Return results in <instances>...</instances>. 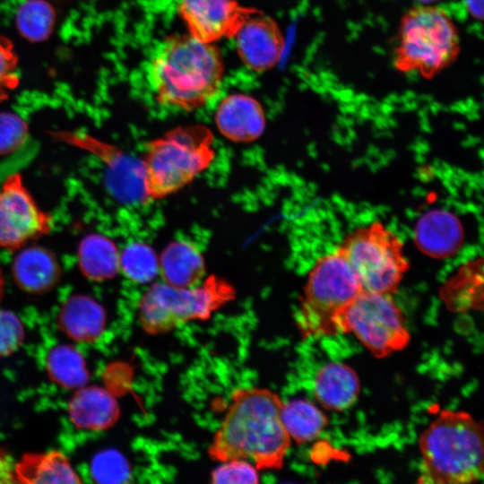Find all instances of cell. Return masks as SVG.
<instances>
[{
	"mask_svg": "<svg viewBox=\"0 0 484 484\" xmlns=\"http://www.w3.org/2000/svg\"><path fill=\"white\" fill-rule=\"evenodd\" d=\"M18 56L13 42L0 33V102L9 98L10 91L19 84Z\"/></svg>",
	"mask_w": 484,
	"mask_h": 484,
	"instance_id": "31",
	"label": "cell"
},
{
	"mask_svg": "<svg viewBox=\"0 0 484 484\" xmlns=\"http://www.w3.org/2000/svg\"><path fill=\"white\" fill-rule=\"evenodd\" d=\"M106 321L103 307L85 295L70 297L63 304L58 315L60 330L79 342L96 341L104 332Z\"/></svg>",
	"mask_w": 484,
	"mask_h": 484,
	"instance_id": "19",
	"label": "cell"
},
{
	"mask_svg": "<svg viewBox=\"0 0 484 484\" xmlns=\"http://www.w3.org/2000/svg\"><path fill=\"white\" fill-rule=\"evenodd\" d=\"M416 1H418L419 3L422 4H431L433 3L438 2L439 0H416Z\"/></svg>",
	"mask_w": 484,
	"mask_h": 484,
	"instance_id": "36",
	"label": "cell"
},
{
	"mask_svg": "<svg viewBox=\"0 0 484 484\" xmlns=\"http://www.w3.org/2000/svg\"><path fill=\"white\" fill-rule=\"evenodd\" d=\"M119 271L134 283L151 282L159 274V257L149 245L133 242L119 254Z\"/></svg>",
	"mask_w": 484,
	"mask_h": 484,
	"instance_id": "27",
	"label": "cell"
},
{
	"mask_svg": "<svg viewBox=\"0 0 484 484\" xmlns=\"http://www.w3.org/2000/svg\"><path fill=\"white\" fill-rule=\"evenodd\" d=\"M337 248L363 290L393 295L410 267L401 239L379 221L349 233Z\"/></svg>",
	"mask_w": 484,
	"mask_h": 484,
	"instance_id": "8",
	"label": "cell"
},
{
	"mask_svg": "<svg viewBox=\"0 0 484 484\" xmlns=\"http://www.w3.org/2000/svg\"><path fill=\"white\" fill-rule=\"evenodd\" d=\"M56 14L47 0H26L18 8L15 24L20 35L30 42H42L52 34Z\"/></svg>",
	"mask_w": 484,
	"mask_h": 484,
	"instance_id": "26",
	"label": "cell"
},
{
	"mask_svg": "<svg viewBox=\"0 0 484 484\" xmlns=\"http://www.w3.org/2000/svg\"><path fill=\"white\" fill-rule=\"evenodd\" d=\"M119 251L116 244L100 234L84 237L78 247V264L82 274L94 281L115 277L119 272Z\"/></svg>",
	"mask_w": 484,
	"mask_h": 484,
	"instance_id": "22",
	"label": "cell"
},
{
	"mask_svg": "<svg viewBox=\"0 0 484 484\" xmlns=\"http://www.w3.org/2000/svg\"><path fill=\"white\" fill-rule=\"evenodd\" d=\"M281 419L291 441L299 445L317 438L329 421L324 412L307 399L283 402Z\"/></svg>",
	"mask_w": 484,
	"mask_h": 484,
	"instance_id": "23",
	"label": "cell"
},
{
	"mask_svg": "<svg viewBox=\"0 0 484 484\" xmlns=\"http://www.w3.org/2000/svg\"><path fill=\"white\" fill-rule=\"evenodd\" d=\"M215 123L220 133L229 141L246 143L263 134L265 115L255 99L236 93L220 101L215 113Z\"/></svg>",
	"mask_w": 484,
	"mask_h": 484,
	"instance_id": "14",
	"label": "cell"
},
{
	"mask_svg": "<svg viewBox=\"0 0 484 484\" xmlns=\"http://www.w3.org/2000/svg\"><path fill=\"white\" fill-rule=\"evenodd\" d=\"M72 423L78 428L103 430L118 419L120 410L116 398L99 386L81 387L68 404Z\"/></svg>",
	"mask_w": 484,
	"mask_h": 484,
	"instance_id": "17",
	"label": "cell"
},
{
	"mask_svg": "<svg viewBox=\"0 0 484 484\" xmlns=\"http://www.w3.org/2000/svg\"><path fill=\"white\" fill-rule=\"evenodd\" d=\"M51 228V216L38 206L22 176L7 177L0 188V247L16 250Z\"/></svg>",
	"mask_w": 484,
	"mask_h": 484,
	"instance_id": "10",
	"label": "cell"
},
{
	"mask_svg": "<svg viewBox=\"0 0 484 484\" xmlns=\"http://www.w3.org/2000/svg\"><path fill=\"white\" fill-rule=\"evenodd\" d=\"M12 272L18 287L30 294L52 290L61 277L56 255L50 250L37 246L24 248L16 255Z\"/></svg>",
	"mask_w": 484,
	"mask_h": 484,
	"instance_id": "18",
	"label": "cell"
},
{
	"mask_svg": "<svg viewBox=\"0 0 484 484\" xmlns=\"http://www.w3.org/2000/svg\"><path fill=\"white\" fill-rule=\"evenodd\" d=\"M213 134L203 125L178 126L151 141L143 166L144 199L159 200L191 183L213 160Z\"/></svg>",
	"mask_w": 484,
	"mask_h": 484,
	"instance_id": "4",
	"label": "cell"
},
{
	"mask_svg": "<svg viewBox=\"0 0 484 484\" xmlns=\"http://www.w3.org/2000/svg\"><path fill=\"white\" fill-rule=\"evenodd\" d=\"M470 264L443 288L442 298L455 312L476 310L482 307V273Z\"/></svg>",
	"mask_w": 484,
	"mask_h": 484,
	"instance_id": "25",
	"label": "cell"
},
{
	"mask_svg": "<svg viewBox=\"0 0 484 484\" xmlns=\"http://www.w3.org/2000/svg\"><path fill=\"white\" fill-rule=\"evenodd\" d=\"M282 404L278 393L266 388L234 390L209 456L219 462L245 459L258 470H280L291 444L281 419Z\"/></svg>",
	"mask_w": 484,
	"mask_h": 484,
	"instance_id": "1",
	"label": "cell"
},
{
	"mask_svg": "<svg viewBox=\"0 0 484 484\" xmlns=\"http://www.w3.org/2000/svg\"><path fill=\"white\" fill-rule=\"evenodd\" d=\"M419 481L474 483L483 477V427L471 413L441 410L420 433Z\"/></svg>",
	"mask_w": 484,
	"mask_h": 484,
	"instance_id": "3",
	"label": "cell"
},
{
	"mask_svg": "<svg viewBox=\"0 0 484 484\" xmlns=\"http://www.w3.org/2000/svg\"><path fill=\"white\" fill-rule=\"evenodd\" d=\"M28 134L29 126L24 119L13 112H0V155H7L20 149Z\"/></svg>",
	"mask_w": 484,
	"mask_h": 484,
	"instance_id": "30",
	"label": "cell"
},
{
	"mask_svg": "<svg viewBox=\"0 0 484 484\" xmlns=\"http://www.w3.org/2000/svg\"><path fill=\"white\" fill-rule=\"evenodd\" d=\"M258 469L248 460L231 459L220 462L211 474L215 484H255L259 482Z\"/></svg>",
	"mask_w": 484,
	"mask_h": 484,
	"instance_id": "29",
	"label": "cell"
},
{
	"mask_svg": "<svg viewBox=\"0 0 484 484\" xmlns=\"http://www.w3.org/2000/svg\"><path fill=\"white\" fill-rule=\"evenodd\" d=\"M159 273L163 282L179 288L199 284L205 274V263L194 245L173 241L159 257Z\"/></svg>",
	"mask_w": 484,
	"mask_h": 484,
	"instance_id": "20",
	"label": "cell"
},
{
	"mask_svg": "<svg viewBox=\"0 0 484 484\" xmlns=\"http://www.w3.org/2000/svg\"><path fill=\"white\" fill-rule=\"evenodd\" d=\"M4 278L3 276L2 271L0 269V301L4 295Z\"/></svg>",
	"mask_w": 484,
	"mask_h": 484,
	"instance_id": "35",
	"label": "cell"
},
{
	"mask_svg": "<svg viewBox=\"0 0 484 484\" xmlns=\"http://www.w3.org/2000/svg\"><path fill=\"white\" fill-rule=\"evenodd\" d=\"M178 10L192 37L213 44L234 38L257 9L242 6L236 0H180Z\"/></svg>",
	"mask_w": 484,
	"mask_h": 484,
	"instance_id": "11",
	"label": "cell"
},
{
	"mask_svg": "<svg viewBox=\"0 0 484 484\" xmlns=\"http://www.w3.org/2000/svg\"><path fill=\"white\" fill-rule=\"evenodd\" d=\"M46 369L53 382L67 389H79L89 381L85 360L71 345L53 348L47 355Z\"/></svg>",
	"mask_w": 484,
	"mask_h": 484,
	"instance_id": "24",
	"label": "cell"
},
{
	"mask_svg": "<svg viewBox=\"0 0 484 484\" xmlns=\"http://www.w3.org/2000/svg\"><path fill=\"white\" fill-rule=\"evenodd\" d=\"M392 296L362 290L341 315L338 333H352L376 358L404 349L411 335Z\"/></svg>",
	"mask_w": 484,
	"mask_h": 484,
	"instance_id": "9",
	"label": "cell"
},
{
	"mask_svg": "<svg viewBox=\"0 0 484 484\" xmlns=\"http://www.w3.org/2000/svg\"><path fill=\"white\" fill-rule=\"evenodd\" d=\"M313 392L323 408L342 411L357 402L360 393V382L357 373L349 365L329 362L316 372Z\"/></svg>",
	"mask_w": 484,
	"mask_h": 484,
	"instance_id": "15",
	"label": "cell"
},
{
	"mask_svg": "<svg viewBox=\"0 0 484 484\" xmlns=\"http://www.w3.org/2000/svg\"><path fill=\"white\" fill-rule=\"evenodd\" d=\"M463 232L459 220L450 212L434 210L424 214L415 229V241L425 254L444 258L461 247Z\"/></svg>",
	"mask_w": 484,
	"mask_h": 484,
	"instance_id": "16",
	"label": "cell"
},
{
	"mask_svg": "<svg viewBox=\"0 0 484 484\" xmlns=\"http://www.w3.org/2000/svg\"><path fill=\"white\" fill-rule=\"evenodd\" d=\"M362 290L338 248L322 256L308 274L298 312L296 321L302 335L339 333L341 315Z\"/></svg>",
	"mask_w": 484,
	"mask_h": 484,
	"instance_id": "7",
	"label": "cell"
},
{
	"mask_svg": "<svg viewBox=\"0 0 484 484\" xmlns=\"http://www.w3.org/2000/svg\"><path fill=\"white\" fill-rule=\"evenodd\" d=\"M464 6L469 14L475 20L483 19V0H463Z\"/></svg>",
	"mask_w": 484,
	"mask_h": 484,
	"instance_id": "34",
	"label": "cell"
},
{
	"mask_svg": "<svg viewBox=\"0 0 484 484\" xmlns=\"http://www.w3.org/2000/svg\"><path fill=\"white\" fill-rule=\"evenodd\" d=\"M14 465L10 456L0 447V484L14 483Z\"/></svg>",
	"mask_w": 484,
	"mask_h": 484,
	"instance_id": "33",
	"label": "cell"
},
{
	"mask_svg": "<svg viewBox=\"0 0 484 484\" xmlns=\"http://www.w3.org/2000/svg\"><path fill=\"white\" fill-rule=\"evenodd\" d=\"M234 38L242 62L255 72L274 67L285 48V39L278 23L260 10L247 17Z\"/></svg>",
	"mask_w": 484,
	"mask_h": 484,
	"instance_id": "13",
	"label": "cell"
},
{
	"mask_svg": "<svg viewBox=\"0 0 484 484\" xmlns=\"http://www.w3.org/2000/svg\"><path fill=\"white\" fill-rule=\"evenodd\" d=\"M224 73L218 48L190 34L172 35L155 48L147 78L160 104L186 111L207 104L220 91Z\"/></svg>",
	"mask_w": 484,
	"mask_h": 484,
	"instance_id": "2",
	"label": "cell"
},
{
	"mask_svg": "<svg viewBox=\"0 0 484 484\" xmlns=\"http://www.w3.org/2000/svg\"><path fill=\"white\" fill-rule=\"evenodd\" d=\"M24 339V328L19 317L8 310H0V357L13 353Z\"/></svg>",
	"mask_w": 484,
	"mask_h": 484,
	"instance_id": "32",
	"label": "cell"
},
{
	"mask_svg": "<svg viewBox=\"0 0 484 484\" xmlns=\"http://www.w3.org/2000/svg\"><path fill=\"white\" fill-rule=\"evenodd\" d=\"M234 297L233 286L215 275L187 288L161 281L151 284L141 297L138 319L147 333H165L191 321L209 319Z\"/></svg>",
	"mask_w": 484,
	"mask_h": 484,
	"instance_id": "6",
	"label": "cell"
},
{
	"mask_svg": "<svg viewBox=\"0 0 484 484\" xmlns=\"http://www.w3.org/2000/svg\"><path fill=\"white\" fill-rule=\"evenodd\" d=\"M57 139L83 149L99 158L107 168L106 182L108 189L122 201L144 199L143 166L120 150L86 134L58 132Z\"/></svg>",
	"mask_w": 484,
	"mask_h": 484,
	"instance_id": "12",
	"label": "cell"
},
{
	"mask_svg": "<svg viewBox=\"0 0 484 484\" xmlns=\"http://www.w3.org/2000/svg\"><path fill=\"white\" fill-rule=\"evenodd\" d=\"M461 51L460 36L449 13L432 4L414 5L402 16L394 67L432 79L452 65Z\"/></svg>",
	"mask_w": 484,
	"mask_h": 484,
	"instance_id": "5",
	"label": "cell"
},
{
	"mask_svg": "<svg viewBox=\"0 0 484 484\" xmlns=\"http://www.w3.org/2000/svg\"><path fill=\"white\" fill-rule=\"evenodd\" d=\"M91 471L94 480L99 483H125L131 477L127 460L115 449H107L97 454L91 461Z\"/></svg>",
	"mask_w": 484,
	"mask_h": 484,
	"instance_id": "28",
	"label": "cell"
},
{
	"mask_svg": "<svg viewBox=\"0 0 484 484\" xmlns=\"http://www.w3.org/2000/svg\"><path fill=\"white\" fill-rule=\"evenodd\" d=\"M13 476L19 483H82L68 458L59 451L23 454L14 465Z\"/></svg>",
	"mask_w": 484,
	"mask_h": 484,
	"instance_id": "21",
	"label": "cell"
}]
</instances>
